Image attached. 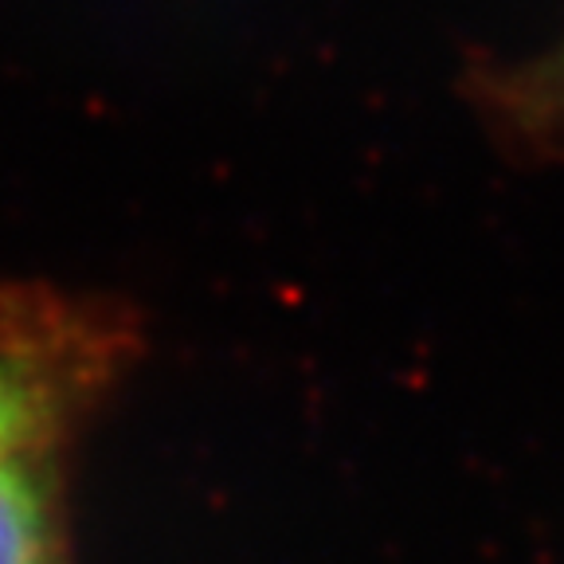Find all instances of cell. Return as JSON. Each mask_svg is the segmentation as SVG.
Masks as SVG:
<instances>
[{
  "label": "cell",
  "mask_w": 564,
  "mask_h": 564,
  "mask_svg": "<svg viewBox=\"0 0 564 564\" xmlns=\"http://www.w3.org/2000/svg\"><path fill=\"white\" fill-rule=\"evenodd\" d=\"M521 102L525 106H553L564 98V55L556 63H549L545 70H541V79L538 83H529V90H521Z\"/></svg>",
  "instance_id": "3"
},
{
  "label": "cell",
  "mask_w": 564,
  "mask_h": 564,
  "mask_svg": "<svg viewBox=\"0 0 564 564\" xmlns=\"http://www.w3.org/2000/svg\"><path fill=\"white\" fill-rule=\"evenodd\" d=\"M0 564H67L47 451L0 455Z\"/></svg>",
  "instance_id": "2"
},
{
  "label": "cell",
  "mask_w": 564,
  "mask_h": 564,
  "mask_svg": "<svg viewBox=\"0 0 564 564\" xmlns=\"http://www.w3.org/2000/svg\"><path fill=\"white\" fill-rule=\"evenodd\" d=\"M130 349L126 317L90 299L0 291V455L47 451L115 380Z\"/></svg>",
  "instance_id": "1"
}]
</instances>
